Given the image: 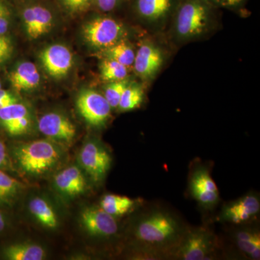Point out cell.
Listing matches in <instances>:
<instances>
[{"mask_svg":"<svg viewBox=\"0 0 260 260\" xmlns=\"http://www.w3.org/2000/svg\"><path fill=\"white\" fill-rule=\"evenodd\" d=\"M213 6L206 0H179L173 14L172 37L184 44L209 34L215 25Z\"/></svg>","mask_w":260,"mask_h":260,"instance_id":"obj_1","label":"cell"},{"mask_svg":"<svg viewBox=\"0 0 260 260\" xmlns=\"http://www.w3.org/2000/svg\"><path fill=\"white\" fill-rule=\"evenodd\" d=\"M13 155L24 173L37 176L55 167L60 160L61 152L49 140H39L15 147Z\"/></svg>","mask_w":260,"mask_h":260,"instance_id":"obj_2","label":"cell"},{"mask_svg":"<svg viewBox=\"0 0 260 260\" xmlns=\"http://www.w3.org/2000/svg\"><path fill=\"white\" fill-rule=\"evenodd\" d=\"M127 34L124 24L109 17H97L84 24L83 35L89 45L103 51L124 40Z\"/></svg>","mask_w":260,"mask_h":260,"instance_id":"obj_3","label":"cell"},{"mask_svg":"<svg viewBox=\"0 0 260 260\" xmlns=\"http://www.w3.org/2000/svg\"><path fill=\"white\" fill-rule=\"evenodd\" d=\"M179 226L175 219L165 213H155L143 218L136 228L135 235L147 244H162L177 235Z\"/></svg>","mask_w":260,"mask_h":260,"instance_id":"obj_4","label":"cell"},{"mask_svg":"<svg viewBox=\"0 0 260 260\" xmlns=\"http://www.w3.org/2000/svg\"><path fill=\"white\" fill-rule=\"evenodd\" d=\"M77 109L87 124L99 127L110 117L112 107L104 95L91 89H84L78 94Z\"/></svg>","mask_w":260,"mask_h":260,"instance_id":"obj_5","label":"cell"},{"mask_svg":"<svg viewBox=\"0 0 260 260\" xmlns=\"http://www.w3.org/2000/svg\"><path fill=\"white\" fill-rule=\"evenodd\" d=\"M179 0H135V10L138 18L146 26L162 28L171 16Z\"/></svg>","mask_w":260,"mask_h":260,"instance_id":"obj_6","label":"cell"},{"mask_svg":"<svg viewBox=\"0 0 260 260\" xmlns=\"http://www.w3.org/2000/svg\"><path fill=\"white\" fill-rule=\"evenodd\" d=\"M80 165L93 181H102L112 164V157L104 147L90 141L85 143L79 153Z\"/></svg>","mask_w":260,"mask_h":260,"instance_id":"obj_7","label":"cell"},{"mask_svg":"<svg viewBox=\"0 0 260 260\" xmlns=\"http://www.w3.org/2000/svg\"><path fill=\"white\" fill-rule=\"evenodd\" d=\"M39 129L49 139L70 144L76 135V127L67 116L60 113L49 112L41 116Z\"/></svg>","mask_w":260,"mask_h":260,"instance_id":"obj_8","label":"cell"},{"mask_svg":"<svg viewBox=\"0 0 260 260\" xmlns=\"http://www.w3.org/2000/svg\"><path fill=\"white\" fill-rule=\"evenodd\" d=\"M40 59L48 74L56 79L67 76L74 61L73 53L62 44H52L46 47L41 53Z\"/></svg>","mask_w":260,"mask_h":260,"instance_id":"obj_9","label":"cell"},{"mask_svg":"<svg viewBox=\"0 0 260 260\" xmlns=\"http://www.w3.org/2000/svg\"><path fill=\"white\" fill-rule=\"evenodd\" d=\"M164 54L153 43H142L135 53L134 66L135 73L142 80H150L158 73L164 64Z\"/></svg>","mask_w":260,"mask_h":260,"instance_id":"obj_10","label":"cell"},{"mask_svg":"<svg viewBox=\"0 0 260 260\" xmlns=\"http://www.w3.org/2000/svg\"><path fill=\"white\" fill-rule=\"evenodd\" d=\"M0 124L12 136L26 134L32 125V118L26 106L15 103L0 109Z\"/></svg>","mask_w":260,"mask_h":260,"instance_id":"obj_11","label":"cell"},{"mask_svg":"<svg viewBox=\"0 0 260 260\" xmlns=\"http://www.w3.org/2000/svg\"><path fill=\"white\" fill-rule=\"evenodd\" d=\"M189 189L193 198L205 208H212L218 203V186L212 179L210 173L204 168H199L193 172Z\"/></svg>","mask_w":260,"mask_h":260,"instance_id":"obj_12","label":"cell"},{"mask_svg":"<svg viewBox=\"0 0 260 260\" xmlns=\"http://www.w3.org/2000/svg\"><path fill=\"white\" fill-rule=\"evenodd\" d=\"M81 222L90 235L107 237L115 234L118 225L115 218L102 208H88L81 214Z\"/></svg>","mask_w":260,"mask_h":260,"instance_id":"obj_13","label":"cell"},{"mask_svg":"<svg viewBox=\"0 0 260 260\" xmlns=\"http://www.w3.org/2000/svg\"><path fill=\"white\" fill-rule=\"evenodd\" d=\"M25 32L32 40L39 39L50 31L53 25L51 12L40 5L29 7L23 12Z\"/></svg>","mask_w":260,"mask_h":260,"instance_id":"obj_14","label":"cell"},{"mask_svg":"<svg viewBox=\"0 0 260 260\" xmlns=\"http://www.w3.org/2000/svg\"><path fill=\"white\" fill-rule=\"evenodd\" d=\"M259 200L254 195H246L241 199L226 205L222 212V220L240 223L252 218L259 213Z\"/></svg>","mask_w":260,"mask_h":260,"instance_id":"obj_15","label":"cell"},{"mask_svg":"<svg viewBox=\"0 0 260 260\" xmlns=\"http://www.w3.org/2000/svg\"><path fill=\"white\" fill-rule=\"evenodd\" d=\"M211 237L205 231L191 233L186 238L179 251L181 259L185 260L205 259L211 249Z\"/></svg>","mask_w":260,"mask_h":260,"instance_id":"obj_16","label":"cell"},{"mask_svg":"<svg viewBox=\"0 0 260 260\" xmlns=\"http://www.w3.org/2000/svg\"><path fill=\"white\" fill-rule=\"evenodd\" d=\"M54 184L58 190L70 197L82 194L86 189L85 178L76 167H70L58 173L54 177Z\"/></svg>","mask_w":260,"mask_h":260,"instance_id":"obj_17","label":"cell"},{"mask_svg":"<svg viewBox=\"0 0 260 260\" xmlns=\"http://www.w3.org/2000/svg\"><path fill=\"white\" fill-rule=\"evenodd\" d=\"M9 80L15 90L26 91L39 86L41 76L35 64L30 61H23L10 73Z\"/></svg>","mask_w":260,"mask_h":260,"instance_id":"obj_18","label":"cell"},{"mask_svg":"<svg viewBox=\"0 0 260 260\" xmlns=\"http://www.w3.org/2000/svg\"><path fill=\"white\" fill-rule=\"evenodd\" d=\"M3 255L10 260H42L46 257V251L38 244L18 243L5 248Z\"/></svg>","mask_w":260,"mask_h":260,"instance_id":"obj_19","label":"cell"},{"mask_svg":"<svg viewBox=\"0 0 260 260\" xmlns=\"http://www.w3.org/2000/svg\"><path fill=\"white\" fill-rule=\"evenodd\" d=\"M28 208L30 213L44 226L51 229L57 226V216L47 200L37 197L29 203Z\"/></svg>","mask_w":260,"mask_h":260,"instance_id":"obj_20","label":"cell"},{"mask_svg":"<svg viewBox=\"0 0 260 260\" xmlns=\"http://www.w3.org/2000/svg\"><path fill=\"white\" fill-rule=\"evenodd\" d=\"M102 54L104 58L117 61L128 68L133 66L134 63L135 56L134 49L129 43L126 42L125 39L102 51Z\"/></svg>","mask_w":260,"mask_h":260,"instance_id":"obj_21","label":"cell"},{"mask_svg":"<svg viewBox=\"0 0 260 260\" xmlns=\"http://www.w3.org/2000/svg\"><path fill=\"white\" fill-rule=\"evenodd\" d=\"M135 205V200L131 198L116 194L105 195L101 201V208L114 217L128 213Z\"/></svg>","mask_w":260,"mask_h":260,"instance_id":"obj_22","label":"cell"},{"mask_svg":"<svg viewBox=\"0 0 260 260\" xmlns=\"http://www.w3.org/2000/svg\"><path fill=\"white\" fill-rule=\"evenodd\" d=\"M23 189L24 186L20 181L0 170V204H13Z\"/></svg>","mask_w":260,"mask_h":260,"instance_id":"obj_23","label":"cell"},{"mask_svg":"<svg viewBox=\"0 0 260 260\" xmlns=\"http://www.w3.org/2000/svg\"><path fill=\"white\" fill-rule=\"evenodd\" d=\"M144 99V90L139 85L133 84L126 86L119 101L118 109L121 112L134 110L141 105Z\"/></svg>","mask_w":260,"mask_h":260,"instance_id":"obj_24","label":"cell"},{"mask_svg":"<svg viewBox=\"0 0 260 260\" xmlns=\"http://www.w3.org/2000/svg\"><path fill=\"white\" fill-rule=\"evenodd\" d=\"M237 245L241 250L249 254L254 259L260 257V235L257 233L248 232H239L237 236Z\"/></svg>","mask_w":260,"mask_h":260,"instance_id":"obj_25","label":"cell"},{"mask_svg":"<svg viewBox=\"0 0 260 260\" xmlns=\"http://www.w3.org/2000/svg\"><path fill=\"white\" fill-rule=\"evenodd\" d=\"M100 72L101 77L105 81H118L126 79L128 68L112 59L104 58L100 64Z\"/></svg>","mask_w":260,"mask_h":260,"instance_id":"obj_26","label":"cell"},{"mask_svg":"<svg viewBox=\"0 0 260 260\" xmlns=\"http://www.w3.org/2000/svg\"><path fill=\"white\" fill-rule=\"evenodd\" d=\"M109 83H110L108 84L106 87L104 97L107 99L112 109H116L119 105L123 92L129 85V82L127 80L124 79Z\"/></svg>","mask_w":260,"mask_h":260,"instance_id":"obj_27","label":"cell"},{"mask_svg":"<svg viewBox=\"0 0 260 260\" xmlns=\"http://www.w3.org/2000/svg\"><path fill=\"white\" fill-rule=\"evenodd\" d=\"M93 0H61L65 8L72 13H82L88 9Z\"/></svg>","mask_w":260,"mask_h":260,"instance_id":"obj_28","label":"cell"},{"mask_svg":"<svg viewBox=\"0 0 260 260\" xmlns=\"http://www.w3.org/2000/svg\"><path fill=\"white\" fill-rule=\"evenodd\" d=\"M206 1L213 7L237 10L242 8L248 0H206Z\"/></svg>","mask_w":260,"mask_h":260,"instance_id":"obj_29","label":"cell"},{"mask_svg":"<svg viewBox=\"0 0 260 260\" xmlns=\"http://www.w3.org/2000/svg\"><path fill=\"white\" fill-rule=\"evenodd\" d=\"M13 51V46L8 37L0 35V63L9 59Z\"/></svg>","mask_w":260,"mask_h":260,"instance_id":"obj_30","label":"cell"},{"mask_svg":"<svg viewBox=\"0 0 260 260\" xmlns=\"http://www.w3.org/2000/svg\"><path fill=\"white\" fill-rule=\"evenodd\" d=\"M10 26V13L4 3L0 1V35H5Z\"/></svg>","mask_w":260,"mask_h":260,"instance_id":"obj_31","label":"cell"},{"mask_svg":"<svg viewBox=\"0 0 260 260\" xmlns=\"http://www.w3.org/2000/svg\"><path fill=\"white\" fill-rule=\"evenodd\" d=\"M18 102V99L13 93L8 90L0 89V109Z\"/></svg>","mask_w":260,"mask_h":260,"instance_id":"obj_32","label":"cell"},{"mask_svg":"<svg viewBox=\"0 0 260 260\" xmlns=\"http://www.w3.org/2000/svg\"><path fill=\"white\" fill-rule=\"evenodd\" d=\"M98 8L104 12H110L115 9L122 0H95Z\"/></svg>","mask_w":260,"mask_h":260,"instance_id":"obj_33","label":"cell"},{"mask_svg":"<svg viewBox=\"0 0 260 260\" xmlns=\"http://www.w3.org/2000/svg\"><path fill=\"white\" fill-rule=\"evenodd\" d=\"M9 158L7 153L6 147L3 141L0 140V170L9 168Z\"/></svg>","mask_w":260,"mask_h":260,"instance_id":"obj_34","label":"cell"},{"mask_svg":"<svg viewBox=\"0 0 260 260\" xmlns=\"http://www.w3.org/2000/svg\"><path fill=\"white\" fill-rule=\"evenodd\" d=\"M6 218L4 214L2 213L0 210V233L3 232L5 230V227H6Z\"/></svg>","mask_w":260,"mask_h":260,"instance_id":"obj_35","label":"cell"},{"mask_svg":"<svg viewBox=\"0 0 260 260\" xmlns=\"http://www.w3.org/2000/svg\"><path fill=\"white\" fill-rule=\"evenodd\" d=\"M2 88V83H1V81H0V89Z\"/></svg>","mask_w":260,"mask_h":260,"instance_id":"obj_36","label":"cell"}]
</instances>
